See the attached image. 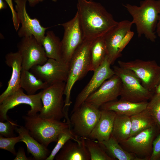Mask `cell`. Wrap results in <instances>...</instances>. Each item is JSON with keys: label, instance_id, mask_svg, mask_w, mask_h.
<instances>
[{"label": "cell", "instance_id": "6da1fadb", "mask_svg": "<svg viewBox=\"0 0 160 160\" xmlns=\"http://www.w3.org/2000/svg\"><path fill=\"white\" fill-rule=\"evenodd\" d=\"M77 8L84 39L103 36L118 23L104 7L92 0H78Z\"/></svg>", "mask_w": 160, "mask_h": 160}, {"label": "cell", "instance_id": "7a4b0ae2", "mask_svg": "<svg viewBox=\"0 0 160 160\" xmlns=\"http://www.w3.org/2000/svg\"><path fill=\"white\" fill-rule=\"evenodd\" d=\"M132 18L139 37L144 35L154 42L156 38V29L160 13V0H144L140 6L129 4H123Z\"/></svg>", "mask_w": 160, "mask_h": 160}, {"label": "cell", "instance_id": "3957f363", "mask_svg": "<svg viewBox=\"0 0 160 160\" xmlns=\"http://www.w3.org/2000/svg\"><path fill=\"white\" fill-rule=\"evenodd\" d=\"M95 39H84L69 63L68 77L64 92L65 109H68L72 103L71 95L74 84L90 71L91 49Z\"/></svg>", "mask_w": 160, "mask_h": 160}, {"label": "cell", "instance_id": "277c9868", "mask_svg": "<svg viewBox=\"0 0 160 160\" xmlns=\"http://www.w3.org/2000/svg\"><path fill=\"white\" fill-rule=\"evenodd\" d=\"M25 127L30 135L41 144L47 147L53 142H57L59 134L71 127L70 123L42 118L39 114L23 116Z\"/></svg>", "mask_w": 160, "mask_h": 160}, {"label": "cell", "instance_id": "5b68a950", "mask_svg": "<svg viewBox=\"0 0 160 160\" xmlns=\"http://www.w3.org/2000/svg\"><path fill=\"white\" fill-rule=\"evenodd\" d=\"M113 69L121 80L120 99L139 103L148 102L152 97L154 92L142 85L133 71L116 65L114 66Z\"/></svg>", "mask_w": 160, "mask_h": 160}, {"label": "cell", "instance_id": "8992f818", "mask_svg": "<svg viewBox=\"0 0 160 160\" xmlns=\"http://www.w3.org/2000/svg\"><path fill=\"white\" fill-rule=\"evenodd\" d=\"M65 85V82H60L50 85L42 90L41 97L42 106L39 114L40 117L59 121L65 118L63 95Z\"/></svg>", "mask_w": 160, "mask_h": 160}, {"label": "cell", "instance_id": "52a82bcc", "mask_svg": "<svg viewBox=\"0 0 160 160\" xmlns=\"http://www.w3.org/2000/svg\"><path fill=\"white\" fill-rule=\"evenodd\" d=\"M101 113L100 108L85 102L71 113L70 123L74 133L79 137H88Z\"/></svg>", "mask_w": 160, "mask_h": 160}, {"label": "cell", "instance_id": "ba28073f", "mask_svg": "<svg viewBox=\"0 0 160 160\" xmlns=\"http://www.w3.org/2000/svg\"><path fill=\"white\" fill-rule=\"evenodd\" d=\"M118 63L120 67L133 71L142 85L154 92L160 82V66L155 60L137 59L128 61L119 60Z\"/></svg>", "mask_w": 160, "mask_h": 160}, {"label": "cell", "instance_id": "9c48e42d", "mask_svg": "<svg viewBox=\"0 0 160 160\" xmlns=\"http://www.w3.org/2000/svg\"><path fill=\"white\" fill-rule=\"evenodd\" d=\"M59 25L64 29L61 40L62 59L69 64L74 53L84 39L77 12L72 19Z\"/></svg>", "mask_w": 160, "mask_h": 160}, {"label": "cell", "instance_id": "30bf717a", "mask_svg": "<svg viewBox=\"0 0 160 160\" xmlns=\"http://www.w3.org/2000/svg\"><path fill=\"white\" fill-rule=\"evenodd\" d=\"M42 90L36 94L29 95L25 94L21 88L6 97L0 103V121H3L9 119L7 115L8 111L21 104L29 105L30 110L26 114L33 115L40 112L42 106L41 97Z\"/></svg>", "mask_w": 160, "mask_h": 160}, {"label": "cell", "instance_id": "8fae6325", "mask_svg": "<svg viewBox=\"0 0 160 160\" xmlns=\"http://www.w3.org/2000/svg\"><path fill=\"white\" fill-rule=\"evenodd\" d=\"M17 47L23 69L30 70L35 65L43 64L48 59L43 46L33 36L21 38Z\"/></svg>", "mask_w": 160, "mask_h": 160}, {"label": "cell", "instance_id": "7c38bea8", "mask_svg": "<svg viewBox=\"0 0 160 160\" xmlns=\"http://www.w3.org/2000/svg\"><path fill=\"white\" fill-rule=\"evenodd\" d=\"M37 78L50 85L66 82L69 71V64L63 60L48 58L42 65L33 66L30 70Z\"/></svg>", "mask_w": 160, "mask_h": 160}, {"label": "cell", "instance_id": "4fadbf2b", "mask_svg": "<svg viewBox=\"0 0 160 160\" xmlns=\"http://www.w3.org/2000/svg\"><path fill=\"white\" fill-rule=\"evenodd\" d=\"M14 1L16 3L15 10L21 24L17 31L18 36L22 38L33 36L41 44L46 31L49 28L42 26L37 19L30 17L26 11V0H14Z\"/></svg>", "mask_w": 160, "mask_h": 160}, {"label": "cell", "instance_id": "5bb4252c", "mask_svg": "<svg viewBox=\"0 0 160 160\" xmlns=\"http://www.w3.org/2000/svg\"><path fill=\"white\" fill-rule=\"evenodd\" d=\"M157 126L145 130L120 143L127 151L144 160L151 156Z\"/></svg>", "mask_w": 160, "mask_h": 160}, {"label": "cell", "instance_id": "9a60e30c", "mask_svg": "<svg viewBox=\"0 0 160 160\" xmlns=\"http://www.w3.org/2000/svg\"><path fill=\"white\" fill-rule=\"evenodd\" d=\"M111 65L106 55L101 64L94 71L89 82L77 95L71 112L84 103L87 97L105 81L115 74L113 69L111 68Z\"/></svg>", "mask_w": 160, "mask_h": 160}, {"label": "cell", "instance_id": "2e32d148", "mask_svg": "<svg viewBox=\"0 0 160 160\" xmlns=\"http://www.w3.org/2000/svg\"><path fill=\"white\" fill-rule=\"evenodd\" d=\"M121 87V79L115 74L105 81L85 102L100 108L103 104L116 100L120 96Z\"/></svg>", "mask_w": 160, "mask_h": 160}, {"label": "cell", "instance_id": "e0dca14e", "mask_svg": "<svg viewBox=\"0 0 160 160\" xmlns=\"http://www.w3.org/2000/svg\"><path fill=\"white\" fill-rule=\"evenodd\" d=\"M133 24L132 21L127 20L118 22L103 36L106 46L107 56L111 65L121 56L119 51L121 42L127 33L131 30Z\"/></svg>", "mask_w": 160, "mask_h": 160}, {"label": "cell", "instance_id": "ac0fdd59", "mask_svg": "<svg viewBox=\"0 0 160 160\" xmlns=\"http://www.w3.org/2000/svg\"><path fill=\"white\" fill-rule=\"evenodd\" d=\"M5 62L8 66L12 68V72L7 88L0 95V103L6 97L20 88V82L22 67L19 54L17 52L7 54L5 56Z\"/></svg>", "mask_w": 160, "mask_h": 160}, {"label": "cell", "instance_id": "d6986e66", "mask_svg": "<svg viewBox=\"0 0 160 160\" xmlns=\"http://www.w3.org/2000/svg\"><path fill=\"white\" fill-rule=\"evenodd\" d=\"M79 141L70 140L63 146L55 156L56 160H90L84 138Z\"/></svg>", "mask_w": 160, "mask_h": 160}, {"label": "cell", "instance_id": "ffe728a7", "mask_svg": "<svg viewBox=\"0 0 160 160\" xmlns=\"http://www.w3.org/2000/svg\"><path fill=\"white\" fill-rule=\"evenodd\" d=\"M101 110L100 119L88 137L99 142L107 140L110 138L116 115L113 111Z\"/></svg>", "mask_w": 160, "mask_h": 160}, {"label": "cell", "instance_id": "44dd1931", "mask_svg": "<svg viewBox=\"0 0 160 160\" xmlns=\"http://www.w3.org/2000/svg\"><path fill=\"white\" fill-rule=\"evenodd\" d=\"M17 126L15 127V130L20 137V142L26 144L28 152L35 160H46L50 154V151L33 137L25 127Z\"/></svg>", "mask_w": 160, "mask_h": 160}, {"label": "cell", "instance_id": "7402d4cb", "mask_svg": "<svg viewBox=\"0 0 160 160\" xmlns=\"http://www.w3.org/2000/svg\"><path fill=\"white\" fill-rule=\"evenodd\" d=\"M148 103V102L135 103L120 99L106 103L101 106L100 109L113 111L117 114L131 116L145 109Z\"/></svg>", "mask_w": 160, "mask_h": 160}, {"label": "cell", "instance_id": "603a6c76", "mask_svg": "<svg viewBox=\"0 0 160 160\" xmlns=\"http://www.w3.org/2000/svg\"><path fill=\"white\" fill-rule=\"evenodd\" d=\"M107 153L114 160H143L135 154L124 149L111 134L107 140L99 142L96 140Z\"/></svg>", "mask_w": 160, "mask_h": 160}, {"label": "cell", "instance_id": "cb8c5ba5", "mask_svg": "<svg viewBox=\"0 0 160 160\" xmlns=\"http://www.w3.org/2000/svg\"><path fill=\"white\" fill-rule=\"evenodd\" d=\"M48 58L57 60L62 59L61 41L52 31H48L41 42Z\"/></svg>", "mask_w": 160, "mask_h": 160}, {"label": "cell", "instance_id": "d4e9b609", "mask_svg": "<svg viewBox=\"0 0 160 160\" xmlns=\"http://www.w3.org/2000/svg\"><path fill=\"white\" fill-rule=\"evenodd\" d=\"M130 117L131 132L130 137L150 128L157 126L152 115L147 108L132 116Z\"/></svg>", "mask_w": 160, "mask_h": 160}, {"label": "cell", "instance_id": "484cf974", "mask_svg": "<svg viewBox=\"0 0 160 160\" xmlns=\"http://www.w3.org/2000/svg\"><path fill=\"white\" fill-rule=\"evenodd\" d=\"M49 86L47 83L37 78L30 70L22 68L20 86L26 92L27 94H35L39 90L44 89Z\"/></svg>", "mask_w": 160, "mask_h": 160}, {"label": "cell", "instance_id": "4316f807", "mask_svg": "<svg viewBox=\"0 0 160 160\" xmlns=\"http://www.w3.org/2000/svg\"><path fill=\"white\" fill-rule=\"evenodd\" d=\"M131 132L130 116L116 114L112 133V135L120 143L130 137Z\"/></svg>", "mask_w": 160, "mask_h": 160}, {"label": "cell", "instance_id": "83f0119b", "mask_svg": "<svg viewBox=\"0 0 160 160\" xmlns=\"http://www.w3.org/2000/svg\"><path fill=\"white\" fill-rule=\"evenodd\" d=\"M107 55L103 36L94 40L91 49L90 71H95L101 64Z\"/></svg>", "mask_w": 160, "mask_h": 160}, {"label": "cell", "instance_id": "f1b7e54d", "mask_svg": "<svg viewBox=\"0 0 160 160\" xmlns=\"http://www.w3.org/2000/svg\"><path fill=\"white\" fill-rule=\"evenodd\" d=\"M78 137L74 133L71 127L63 130L59 134L55 146L46 160H53L56 154L67 141L70 140L79 141L80 138Z\"/></svg>", "mask_w": 160, "mask_h": 160}, {"label": "cell", "instance_id": "f546056e", "mask_svg": "<svg viewBox=\"0 0 160 160\" xmlns=\"http://www.w3.org/2000/svg\"><path fill=\"white\" fill-rule=\"evenodd\" d=\"M90 156V160H113L96 140L84 138Z\"/></svg>", "mask_w": 160, "mask_h": 160}, {"label": "cell", "instance_id": "4dcf8cb0", "mask_svg": "<svg viewBox=\"0 0 160 160\" xmlns=\"http://www.w3.org/2000/svg\"><path fill=\"white\" fill-rule=\"evenodd\" d=\"M147 108L150 111L160 130V94H155L148 102Z\"/></svg>", "mask_w": 160, "mask_h": 160}, {"label": "cell", "instance_id": "1f68e13d", "mask_svg": "<svg viewBox=\"0 0 160 160\" xmlns=\"http://www.w3.org/2000/svg\"><path fill=\"white\" fill-rule=\"evenodd\" d=\"M20 137H4L0 135V148L8 151L16 155L15 146L16 144L20 142Z\"/></svg>", "mask_w": 160, "mask_h": 160}, {"label": "cell", "instance_id": "d6a6232c", "mask_svg": "<svg viewBox=\"0 0 160 160\" xmlns=\"http://www.w3.org/2000/svg\"><path fill=\"white\" fill-rule=\"evenodd\" d=\"M18 125L13 121L9 119L6 122H0V135L6 137H15L14 131L16 127Z\"/></svg>", "mask_w": 160, "mask_h": 160}, {"label": "cell", "instance_id": "836d02e7", "mask_svg": "<svg viewBox=\"0 0 160 160\" xmlns=\"http://www.w3.org/2000/svg\"><path fill=\"white\" fill-rule=\"evenodd\" d=\"M160 159V133L154 139L153 143L152 152L149 158L150 160Z\"/></svg>", "mask_w": 160, "mask_h": 160}, {"label": "cell", "instance_id": "e575fe53", "mask_svg": "<svg viewBox=\"0 0 160 160\" xmlns=\"http://www.w3.org/2000/svg\"><path fill=\"white\" fill-rule=\"evenodd\" d=\"M134 35L133 32L131 30L129 31L123 39L119 48V52L121 53L123 50L128 44Z\"/></svg>", "mask_w": 160, "mask_h": 160}, {"label": "cell", "instance_id": "d590c367", "mask_svg": "<svg viewBox=\"0 0 160 160\" xmlns=\"http://www.w3.org/2000/svg\"><path fill=\"white\" fill-rule=\"evenodd\" d=\"M14 160H30L32 158L27 157L25 155L24 149L23 148H20L16 155Z\"/></svg>", "mask_w": 160, "mask_h": 160}, {"label": "cell", "instance_id": "8d00e7d4", "mask_svg": "<svg viewBox=\"0 0 160 160\" xmlns=\"http://www.w3.org/2000/svg\"><path fill=\"white\" fill-rule=\"evenodd\" d=\"M156 32L157 36L160 39V13L159 15L158 22L157 25Z\"/></svg>", "mask_w": 160, "mask_h": 160}, {"label": "cell", "instance_id": "74e56055", "mask_svg": "<svg viewBox=\"0 0 160 160\" xmlns=\"http://www.w3.org/2000/svg\"><path fill=\"white\" fill-rule=\"evenodd\" d=\"M28 2L30 6L33 7H35L39 3L37 0H26Z\"/></svg>", "mask_w": 160, "mask_h": 160}, {"label": "cell", "instance_id": "f35d334b", "mask_svg": "<svg viewBox=\"0 0 160 160\" xmlns=\"http://www.w3.org/2000/svg\"><path fill=\"white\" fill-rule=\"evenodd\" d=\"M6 4L3 0H0V9H2L6 8Z\"/></svg>", "mask_w": 160, "mask_h": 160}, {"label": "cell", "instance_id": "ab89813d", "mask_svg": "<svg viewBox=\"0 0 160 160\" xmlns=\"http://www.w3.org/2000/svg\"><path fill=\"white\" fill-rule=\"evenodd\" d=\"M154 92L155 94H160V82L156 87Z\"/></svg>", "mask_w": 160, "mask_h": 160}, {"label": "cell", "instance_id": "60d3db41", "mask_svg": "<svg viewBox=\"0 0 160 160\" xmlns=\"http://www.w3.org/2000/svg\"><path fill=\"white\" fill-rule=\"evenodd\" d=\"M38 1H39V2H42L43 1H44V0H37ZM52 1H54V2H56L57 1V0H52Z\"/></svg>", "mask_w": 160, "mask_h": 160}]
</instances>
